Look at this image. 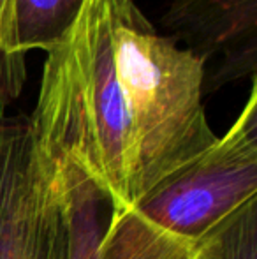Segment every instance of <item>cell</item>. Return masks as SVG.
Masks as SVG:
<instances>
[{
	"mask_svg": "<svg viewBox=\"0 0 257 259\" xmlns=\"http://www.w3.org/2000/svg\"><path fill=\"white\" fill-rule=\"evenodd\" d=\"M118 0H86L78 23L48 53L28 120L52 173L76 171L111 208L134 205L132 127L115 62Z\"/></svg>",
	"mask_w": 257,
	"mask_h": 259,
	"instance_id": "cell-1",
	"label": "cell"
},
{
	"mask_svg": "<svg viewBox=\"0 0 257 259\" xmlns=\"http://www.w3.org/2000/svg\"><path fill=\"white\" fill-rule=\"evenodd\" d=\"M115 62L132 127L136 203L219 136L202 108V60L159 35L132 0H118Z\"/></svg>",
	"mask_w": 257,
	"mask_h": 259,
	"instance_id": "cell-2",
	"label": "cell"
},
{
	"mask_svg": "<svg viewBox=\"0 0 257 259\" xmlns=\"http://www.w3.org/2000/svg\"><path fill=\"white\" fill-rule=\"evenodd\" d=\"M257 199V85L224 136L134 203L144 221L197 243L238 208Z\"/></svg>",
	"mask_w": 257,
	"mask_h": 259,
	"instance_id": "cell-3",
	"label": "cell"
},
{
	"mask_svg": "<svg viewBox=\"0 0 257 259\" xmlns=\"http://www.w3.org/2000/svg\"><path fill=\"white\" fill-rule=\"evenodd\" d=\"M0 259H71L65 185L23 118H0Z\"/></svg>",
	"mask_w": 257,
	"mask_h": 259,
	"instance_id": "cell-4",
	"label": "cell"
},
{
	"mask_svg": "<svg viewBox=\"0 0 257 259\" xmlns=\"http://www.w3.org/2000/svg\"><path fill=\"white\" fill-rule=\"evenodd\" d=\"M204 64V90L257 69V0H175L162 20Z\"/></svg>",
	"mask_w": 257,
	"mask_h": 259,
	"instance_id": "cell-5",
	"label": "cell"
},
{
	"mask_svg": "<svg viewBox=\"0 0 257 259\" xmlns=\"http://www.w3.org/2000/svg\"><path fill=\"white\" fill-rule=\"evenodd\" d=\"M86 0H6L0 20V52L25 74L30 50L49 53L78 23Z\"/></svg>",
	"mask_w": 257,
	"mask_h": 259,
	"instance_id": "cell-6",
	"label": "cell"
},
{
	"mask_svg": "<svg viewBox=\"0 0 257 259\" xmlns=\"http://www.w3.org/2000/svg\"><path fill=\"white\" fill-rule=\"evenodd\" d=\"M97 259H202L195 243L155 228L132 208H111Z\"/></svg>",
	"mask_w": 257,
	"mask_h": 259,
	"instance_id": "cell-7",
	"label": "cell"
},
{
	"mask_svg": "<svg viewBox=\"0 0 257 259\" xmlns=\"http://www.w3.org/2000/svg\"><path fill=\"white\" fill-rule=\"evenodd\" d=\"M55 177L62 180L67 192L71 219V259H97L102 235L100 205L106 199L85 177L76 171H62Z\"/></svg>",
	"mask_w": 257,
	"mask_h": 259,
	"instance_id": "cell-8",
	"label": "cell"
},
{
	"mask_svg": "<svg viewBox=\"0 0 257 259\" xmlns=\"http://www.w3.org/2000/svg\"><path fill=\"white\" fill-rule=\"evenodd\" d=\"M195 247L202 259H257V199L224 219Z\"/></svg>",
	"mask_w": 257,
	"mask_h": 259,
	"instance_id": "cell-9",
	"label": "cell"
},
{
	"mask_svg": "<svg viewBox=\"0 0 257 259\" xmlns=\"http://www.w3.org/2000/svg\"><path fill=\"white\" fill-rule=\"evenodd\" d=\"M4 6H6V0H0V20H2ZM23 83H25V74L16 71L4 58L2 52H0V108L11 104L16 97H20Z\"/></svg>",
	"mask_w": 257,
	"mask_h": 259,
	"instance_id": "cell-10",
	"label": "cell"
}]
</instances>
